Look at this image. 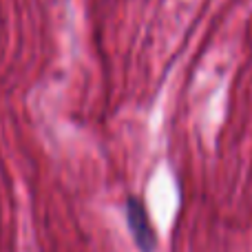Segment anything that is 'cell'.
I'll return each instance as SVG.
<instances>
[{
    "label": "cell",
    "mask_w": 252,
    "mask_h": 252,
    "mask_svg": "<svg viewBox=\"0 0 252 252\" xmlns=\"http://www.w3.org/2000/svg\"><path fill=\"white\" fill-rule=\"evenodd\" d=\"M126 221H128V230L133 235V241L139 248V252L155 250V246H157L155 230L151 226L146 208H144V204L137 197H128L126 199Z\"/></svg>",
    "instance_id": "cell-1"
}]
</instances>
